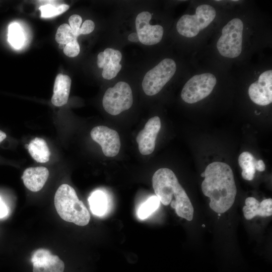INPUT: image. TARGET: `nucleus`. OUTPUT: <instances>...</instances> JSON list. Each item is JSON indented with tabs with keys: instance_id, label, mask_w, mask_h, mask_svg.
<instances>
[{
	"instance_id": "1",
	"label": "nucleus",
	"mask_w": 272,
	"mask_h": 272,
	"mask_svg": "<svg viewBox=\"0 0 272 272\" xmlns=\"http://www.w3.org/2000/svg\"><path fill=\"white\" fill-rule=\"evenodd\" d=\"M204 174L201 190L210 198V207L218 214L225 213L233 205L237 193L231 168L225 163L214 162L207 166Z\"/></svg>"
},
{
	"instance_id": "2",
	"label": "nucleus",
	"mask_w": 272,
	"mask_h": 272,
	"mask_svg": "<svg viewBox=\"0 0 272 272\" xmlns=\"http://www.w3.org/2000/svg\"><path fill=\"white\" fill-rule=\"evenodd\" d=\"M152 185L156 196L165 206L170 203L176 214L187 221L193 216V207L185 190L174 173L167 168L157 170L152 177Z\"/></svg>"
},
{
	"instance_id": "3",
	"label": "nucleus",
	"mask_w": 272,
	"mask_h": 272,
	"mask_svg": "<svg viewBox=\"0 0 272 272\" xmlns=\"http://www.w3.org/2000/svg\"><path fill=\"white\" fill-rule=\"evenodd\" d=\"M54 203L58 214L63 220L81 226L89 223L90 214L70 185L63 184L58 188Z\"/></svg>"
},
{
	"instance_id": "4",
	"label": "nucleus",
	"mask_w": 272,
	"mask_h": 272,
	"mask_svg": "<svg viewBox=\"0 0 272 272\" xmlns=\"http://www.w3.org/2000/svg\"><path fill=\"white\" fill-rule=\"evenodd\" d=\"M216 15V10L212 6L200 5L196 8L194 15H184L179 19L176 25L177 30L184 37H195L211 23Z\"/></svg>"
},
{
	"instance_id": "5",
	"label": "nucleus",
	"mask_w": 272,
	"mask_h": 272,
	"mask_svg": "<svg viewBox=\"0 0 272 272\" xmlns=\"http://www.w3.org/2000/svg\"><path fill=\"white\" fill-rule=\"evenodd\" d=\"M243 29V22L238 18L231 20L223 27L217 43L220 54L229 58L237 57L240 54Z\"/></svg>"
},
{
	"instance_id": "6",
	"label": "nucleus",
	"mask_w": 272,
	"mask_h": 272,
	"mask_svg": "<svg viewBox=\"0 0 272 272\" xmlns=\"http://www.w3.org/2000/svg\"><path fill=\"white\" fill-rule=\"evenodd\" d=\"M176 71V64L173 59H163L144 76L142 88L145 93L148 96L158 94L172 78Z\"/></svg>"
},
{
	"instance_id": "7",
	"label": "nucleus",
	"mask_w": 272,
	"mask_h": 272,
	"mask_svg": "<svg viewBox=\"0 0 272 272\" xmlns=\"http://www.w3.org/2000/svg\"><path fill=\"white\" fill-rule=\"evenodd\" d=\"M131 89L127 83L120 81L105 92L102 104L105 110L112 115H117L132 106Z\"/></svg>"
},
{
	"instance_id": "8",
	"label": "nucleus",
	"mask_w": 272,
	"mask_h": 272,
	"mask_svg": "<svg viewBox=\"0 0 272 272\" xmlns=\"http://www.w3.org/2000/svg\"><path fill=\"white\" fill-rule=\"evenodd\" d=\"M216 83L215 76L211 73L195 75L184 85L181 97L187 103L197 102L211 93Z\"/></svg>"
},
{
	"instance_id": "9",
	"label": "nucleus",
	"mask_w": 272,
	"mask_h": 272,
	"mask_svg": "<svg viewBox=\"0 0 272 272\" xmlns=\"http://www.w3.org/2000/svg\"><path fill=\"white\" fill-rule=\"evenodd\" d=\"M152 14L147 11L139 13L135 19V28L139 41L147 45L158 43L161 40L164 29L159 25H151Z\"/></svg>"
},
{
	"instance_id": "10",
	"label": "nucleus",
	"mask_w": 272,
	"mask_h": 272,
	"mask_svg": "<svg viewBox=\"0 0 272 272\" xmlns=\"http://www.w3.org/2000/svg\"><path fill=\"white\" fill-rule=\"evenodd\" d=\"M90 134L93 140L100 145L105 156L112 157L118 154L120 141L119 135L116 130L100 125L94 127Z\"/></svg>"
},
{
	"instance_id": "11",
	"label": "nucleus",
	"mask_w": 272,
	"mask_h": 272,
	"mask_svg": "<svg viewBox=\"0 0 272 272\" xmlns=\"http://www.w3.org/2000/svg\"><path fill=\"white\" fill-rule=\"evenodd\" d=\"M272 71L264 72L258 81L251 84L248 88L250 99L254 103L266 106L272 102Z\"/></svg>"
},
{
	"instance_id": "12",
	"label": "nucleus",
	"mask_w": 272,
	"mask_h": 272,
	"mask_svg": "<svg viewBox=\"0 0 272 272\" xmlns=\"http://www.w3.org/2000/svg\"><path fill=\"white\" fill-rule=\"evenodd\" d=\"M161 126L159 116L151 118L136 137L140 152L143 155L151 154L155 148V142Z\"/></svg>"
},
{
	"instance_id": "13",
	"label": "nucleus",
	"mask_w": 272,
	"mask_h": 272,
	"mask_svg": "<svg viewBox=\"0 0 272 272\" xmlns=\"http://www.w3.org/2000/svg\"><path fill=\"white\" fill-rule=\"evenodd\" d=\"M33 272H63L64 264L62 260L46 249L39 248L32 254Z\"/></svg>"
},
{
	"instance_id": "14",
	"label": "nucleus",
	"mask_w": 272,
	"mask_h": 272,
	"mask_svg": "<svg viewBox=\"0 0 272 272\" xmlns=\"http://www.w3.org/2000/svg\"><path fill=\"white\" fill-rule=\"evenodd\" d=\"M122 58L121 52L110 48L100 52L97 56V65L102 68V76L106 80H111L115 77L121 69L120 62Z\"/></svg>"
},
{
	"instance_id": "15",
	"label": "nucleus",
	"mask_w": 272,
	"mask_h": 272,
	"mask_svg": "<svg viewBox=\"0 0 272 272\" xmlns=\"http://www.w3.org/2000/svg\"><path fill=\"white\" fill-rule=\"evenodd\" d=\"M49 174L48 170L45 167H29L24 170L22 178L25 186L29 190L37 192L42 188Z\"/></svg>"
},
{
	"instance_id": "16",
	"label": "nucleus",
	"mask_w": 272,
	"mask_h": 272,
	"mask_svg": "<svg viewBox=\"0 0 272 272\" xmlns=\"http://www.w3.org/2000/svg\"><path fill=\"white\" fill-rule=\"evenodd\" d=\"M245 204L242 210L247 220H251L256 216L266 217L272 215V199L270 198L259 202L255 198L248 197L246 198Z\"/></svg>"
},
{
	"instance_id": "17",
	"label": "nucleus",
	"mask_w": 272,
	"mask_h": 272,
	"mask_svg": "<svg viewBox=\"0 0 272 272\" xmlns=\"http://www.w3.org/2000/svg\"><path fill=\"white\" fill-rule=\"evenodd\" d=\"M71 86V79L67 75L59 74L55 78L51 102L55 106L65 104L68 100Z\"/></svg>"
},
{
	"instance_id": "18",
	"label": "nucleus",
	"mask_w": 272,
	"mask_h": 272,
	"mask_svg": "<svg viewBox=\"0 0 272 272\" xmlns=\"http://www.w3.org/2000/svg\"><path fill=\"white\" fill-rule=\"evenodd\" d=\"M25 147L36 162L46 163L49 161L50 152L44 139L36 137L31 141L29 144L26 145Z\"/></svg>"
},
{
	"instance_id": "19",
	"label": "nucleus",
	"mask_w": 272,
	"mask_h": 272,
	"mask_svg": "<svg viewBox=\"0 0 272 272\" xmlns=\"http://www.w3.org/2000/svg\"><path fill=\"white\" fill-rule=\"evenodd\" d=\"M256 161L253 155L248 152H243L239 155L238 164L242 169V177L245 180L250 181L254 178Z\"/></svg>"
},
{
	"instance_id": "20",
	"label": "nucleus",
	"mask_w": 272,
	"mask_h": 272,
	"mask_svg": "<svg viewBox=\"0 0 272 272\" xmlns=\"http://www.w3.org/2000/svg\"><path fill=\"white\" fill-rule=\"evenodd\" d=\"M88 201L93 214L101 216L105 213L107 208V199L102 191H94L89 196Z\"/></svg>"
},
{
	"instance_id": "21",
	"label": "nucleus",
	"mask_w": 272,
	"mask_h": 272,
	"mask_svg": "<svg viewBox=\"0 0 272 272\" xmlns=\"http://www.w3.org/2000/svg\"><path fill=\"white\" fill-rule=\"evenodd\" d=\"M8 39L10 44L15 48L22 47L24 41V35L20 25L13 23L9 27Z\"/></svg>"
},
{
	"instance_id": "22",
	"label": "nucleus",
	"mask_w": 272,
	"mask_h": 272,
	"mask_svg": "<svg viewBox=\"0 0 272 272\" xmlns=\"http://www.w3.org/2000/svg\"><path fill=\"white\" fill-rule=\"evenodd\" d=\"M160 201L155 195L149 197L142 203L138 210V216L141 219H145L149 217L159 208Z\"/></svg>"
},
{
	"instance_id": "23",
	"label": "nucleus",
	"mask_w": 272,
	"mask_h": 272,
	"mask_svg": "<svg viewBox=\"0 0 272 272\" xmlns=\"http://www.w3.org/2000/svg\"><path fill=\"white\" fill-rule=\"evenodd\" d=\"M55 38L56 41L59 44L66 45L77 39V37L73 33L70 25L64 23L58 28Z\"/></svg>"
},
{
	"instance_id": "24",
	"label": "nucleus",
	"mask_w": 272,
	"mask_h": 272,
	"mask_svg": "<svg viewBox=\"0 0 272 272\" xmlns=\"http://www.w3.org/2000/svg\"><path fill=\"white\" fill-rule=\"evenodd\" d=\"M69 9V6L62 4L55 7L51 4L41 6L39 9L41 11V17L44 18H51L60 15Z\"/></svg>"
},
{
	"instance_id": "25",
	"label": "nucleus",
	"mask_w": 272,
	"mask_h": 272,
	"mask_svg": "<svg viewBox=\"0 0 272 272\" xmlns=\"http://www.w3.org/2000/svg\"><path fill=\"white\" fill-rule=\"evenodd\" d=\"M80 48L77 39H76L67 44L65 45L63 48L64 53L70 57L77 56L80 53Z\"/></svg>"
},
{
	"instance_id": "26",
	"label": "nucleus",
	"mask_w": 272,
	"mask_h": 272,
	"mask_svg": "<svg viewBox=\"0 0 272 272\" xmlns=\"http://www.w3.org/2000/svg\"><path fill=\"white\" fill-rule=\"evenodd\" d=\"M69 22L73 33L78 37L80 35V26L82 22L81 17L77 14L73 15L69 18Z\"/></svg>"
},
{
	"instance_id": "27",
	"label": "nucleus",
	"mask_w": 272,
	"mask_h": 272,
	"mask_svg": "<svg viewBox=\"0 0 272 272\" xmlns=\"http://www.w3.org/2000/svg\"><path fill=\"white\" fill-rule=\"evenodd\" d=\"M95 28V24L92 20H87L83 23L80 28V34H88L91 33Z\"/></svg>"
},
{
	"instance_id": "28",
	"label": "nucleus",
	"mask_w": 272,
	"mask_h": 272,
	"mask_svg": "<svg viewBox=\"0 0 272 272\" xmlns=\"http://www.w3.org/2000/svg\"><path fill=\"white\" fill-rule=\"evenodd\" d=\"M8 210L7 206L0 196V218L6 216L8 214Z\"/></svg>"
},
{
	"instance_id": "29",
	"label": "nucleus",
	"mask_w": 272,
	"mask_h": 272,
	"mask_svg": "<svg viewBox=\"0 0 272 272\" xmlns=\"http://www.w3.org/2000/svg\"><path fill=\"white\" fill-rule=\"evenodd\" d=\"M255 170L258 171H263L265 169V165L262 160H256L255 164Z\"/></svg>"
},
{
	"instance_id": "30",
	"label": "nucleus",
	"mask_w": 272,
	"mask_h": 272,
	"mask_svg": "<svg viewBox=\"0 0 272 272\" xmlns=\"http://www.w3.org/2000/svg\"><path fill=\"white\" fill-rule=\"evenodd\" d=\"M128 39L132 42H138L139 41L138 35L135 32L130 34L128 36Z\"/></svg>"
},
{
	"instance_id": "31",
	"label": "nucleus",
	"mask_w": 272,
	"mask_h": 272,
	"mask_svg": "<svg viewBox=\"0 0 272 272\" xmlns=\"http://www.w3.org/2000/svg\"><path fill=\"white\" fill-rule=\"evenodd\" d=\"M6 137V134L0 130V144Z\"/></svg>"
},
{
	"instance_id": "32",
	"label": "nucleus",
	"mask_w": 272,
	"mask_h": 272,
	"mask_svg": "<svg viewBox=\"0 0 272 272\" xmlns=\"http://www.w3.org/2000/svg\"><path fill=\"white\" fill-rule=\"evenodd\" d=\"M64 44H59V48H61V49H63V48H64Z\"/></svg>"
},
{
	"instance_id": "33",
	"label": "nucleus",
	"mask_w": 272,
	"mask_h": 272,
	"mask_svg": "<svg viewBox=\"0 0 272 272\" xmlns=\"http://www.w3.org/2000/svg\"><path fill=\"white\" fill-rule=\"evenodd\" d=\"M201 176L204 177V176H205L204 172H203L201 174Z\"/></svg>"
},
{
	"instance_id": "34",
	"label": "nucleus",
	"mask_w": 272,
	"mask_h": 272,
	"mask_svg": "<svg viewBox=\"0 0 272 272\" xmlns=\"http://www.w3.org/2000/svg\"><path fill=\"white\" fill-rule=\"evenodd\" d=\"M202 226L203 227H205V225H202Z\"/></svg>"
},
{
	"instance_id": "35",
	"label": "nucleus",
	"mask_w": 272,
	"mask_h": 272,
	"mask_svg": "<svg viewBox=\"0 0 272 272\" xmlns=\"http://www.w3.org/2000/svg\"><path fill=\"white\" fill-rule=\"evenodd\" d=\"M218 215L220 216H221V214H218Z\"/></svg>"
}]
</instances>
